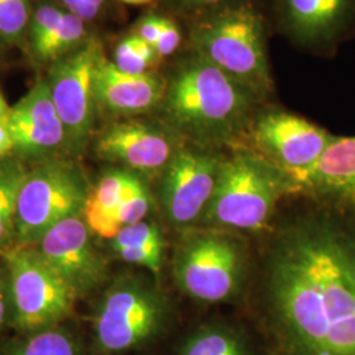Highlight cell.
<instances>
[{"mask_svg": "<svg viewBox=\"0 0 355 355\" xmlns=\"http://www.w3.org/2000/svg\"><path fill=\"white\" fill-rule=\"evenodd\" d=\"M267 312L288 355H355V232L304 217L275 237Z\"/></svg>", "mask_w": 355, "mask_h": 355, "instance_id": "1", "label": "cell"}, {"mask_svg": "<svg viewBox=\"0 0 355 355\" xmlns=\"http://www.w3.org/2000/svg\"><path fill=\"white\" fill-rule=\"evenodd\" d=\"M164 123L190 144L209 149L241 145L262 101L202 55L187 53L165 76Z\"/></svg>", "mask_w": 355, "mask_h": 355, "instance_id": "2", "label": "cell"}, {"mask_svg": "<svg viewBox=\"0 0 355 355\" xmlns=\"http://www.w3.org/2000/svg\"><path fill=\"white\" fill-rule=\"evenodd\" d=\"M189 20V51L266 101L274 89L267 28L254 0H228Z\"/></svg>", "mask_w": 355, "mask_h": 355, "instance_id": "3", "label": "cell"}, {"mask_svg": "<svg viewBox=\"0 0 355 355\" xmlns=\"http://www.w3.org/2000/svg\"><path fill=\"white\" fill-rule=\"evenodd\" d=\"M296 191L291 178L246 148L224 158L202 227L261 230L270 223L280 199Z\"/></svg>", "mask_w": 355, "mask_h": 355, "instance_id": "4", "label": "cell"}, {"mask_svg": "<svg viewBox=\"0 0 355 355\" xmlns=\"http://www.w3.org/2000/svg\"><path fill=\"white\" fill-rule=\"evenodd\" d=\"M170 303L164 291L142 274H123L103 292L92 316L96 349L124 354L149 343L165 328Z\"/></svg>", "mask_w": 355, "mask_h": 355, "instance_id": "5", "label": "cell"}, {"mask_svg": "<svg viewBox=\"0 0 355 355\" xmlns=\"http://www.w3.org/2000/svg\"><path fill=\"white\" fill-rule=\"evenodd\" d=\"M248 253L232 230L189 229L178 242L173 259L177 287L202 303L237 297L248 275Z\"/></svg>", "mask_w": 355, "mask_h": 355, "instance_id": "6", "label": "cell"}, {"mask_svg": "<svg viewBox=\"0 0 355 355\" xmlns=\"http://www.w3.org/2000/svg\"><path fill=\"white\" fill-rule=\"evenodd\" d=\"M1 254L15 328L29 334L60 325L78 299L69 284L35 245L13 243Z\"/></svg>", "mask_w": 355, "mask_h": 355, "instance_id": "7", "label": "cell"}, {"mask_svg": "<svg viewBox=\"0 0 355 355\" xmlns=\"http://www.w3.org/2000/svg\"><path fill=\"white\" fill-rule=\"evenodd\" d=\"M89 190L74 162L64 158L38 162L26 171L20 189L15 243L35 245L54 225L82 215Z\"/></svg>", "mask_w": 355, "mask_h": 355, "instance_id": "8", "label": "cell"}, {"mask_svg": "<svg viewBox=\"0 0 355 355\" xmlns=\"http://www.w3.org/2000/svg\"><path fill=\"white\" fill-rule=\"evenodd\" d=\"M104 55L101 40L89 36L71 53L51 62L45 76L66 132L64 152L71 157L80 155L94 139L99 111L95 76Z\"/></svg>", "mask_w": 355, "mask_h": 355, "instance_id": "9", "label": "cell"}, {"mask_svg": "<svg viewBox=\"0 0 355 355\" xmlns=\"http://www.w3.org/2000/svg\"><path fill=\"white\" fill-rule=\"evenodd\" d=\"M225 155L184 142L159 177L158 196L167 223L180 232L202 223Z\"/></svg>", "mask_w": 355, "mask_h": 355, "instance_id": "10", "label": "cell"}, {"mask_svg": "<svg viewBox=\"0 0 355 355\" xmlns=\"http://www.w3.org/2000/svg\"><path fill=\"white\" fill-rule=\"evenodd\" d=\"M334 137L299 114L258 110L243 137L248 146L240 148L257 153L293 179L318 162Z\"/></svg>", "mask_w": 355, "mask_h": 355, "instance_id": "11", "label": "cell"}, {"mask_svg": "<svg viewBox=\"0 0 355 355\" xmlns=\"http://www.w3.org/2000/svg\"><path fill=\"white\" fill-rule=\"evenodd\" d=\"M186 141L165 123L116 119L94 139L95 154L114 167L149 179L159 178Z\"/></svg>", "mask_w": 355, "mask_h": 355, "instance_id": "12", "label": "cell"}, {"mask_svg": "<svg viewBox=\"0 0 355 355\" xmlns=\"http://www.w3.org/2000/svg\"><path fill=\"white\" fill-rule=\"evenodd\" d=\"M35 246L76 297L95 291L107 280V261L94 245L92 233L82 215L69 217L54 225Z\"/></svg>", "mask_w": 355, "mask_h": 355, "instance_id": "13", "label": "cell"}, {"mask_svg": "<svg viewBox=\"0 0 355 355\" xmlns=\"http://www.w3.org/2000/svg\"><path fill=\"white\" fill-rule=\"evenodd\" d=\"M6 121L20 157L42 162L64 152L66 132L45 76L10 108Z\"/></svg>", "mask_w": 355, "mask_h": 355, "instance_id": "14", "label": "cell"}, {"mask_svg": "<svg viewBox=\"0 0 355 355\" xmlns=\"http://www.w3.org/2000/svg\"><path fill=\"white\" fill-rule=\"evenodd\" d=\"M282 31L306 49L337 42L354 20L355 0H274Z\"/></svg>", "mask_w": 355, "mask_h": 355, "instance_id": "15", "label": "cell"}, {"mask_svg": "<svg viewBox=\"0 0 355 355\" xmlns=\"http://www.w3.org/2000/svg\"><path fill=\"white\" fill-rule=\"evenodd\" d=\"M165 89V76L155 71L146 74L125 73L105 55L95 76L98 110L116 119L139 117L159 110Z\"/></svg>", "mask_w": 355, "mask_h": 355, "instance_id": "16", "label": "cell"}, {"mask_svg": "<svg viewBox=\"0 0 355 355\" xmlns=\"http://www.w3.org/2000/svg\"><path fill=\"white\" fill-rule=\"evenodd\" d=\"M292 182L296 190L313 191L355 209V137H334L318 162Z\"/></svg>", "mask_w": 355, "mask_h": 355, "instance_id": "17", "label": "cell"}, {"mask_svg": "<svg viewBox=\"0 0 355 355\" xmlns=\"http://www.w3.org/2000/svg\"><path fill=\"white\" fill-rule=\"evenodd\" d=\"M135 173L120 167L107 170L89 190L82 217L92 234L112 240L121 229L117 211L127 196Z\"/></svg>", "mask_w": 355, "mask_h": 355, "instance_id": "18", "label": "cell"}, {"mask_svg": "<svg viewBox=\"0 0 355 355\" xmlns=\"http://www.w3.org/2000/svg\"><path fill=\"white\" fill-rule=\"evenodd\" d=\"M112 253L129 265L144 267L153 277H158L164 267L165 241L159 227L144 220L127 225L110 241Z\"/></svg>", "mask_w": 355, "mask_h": 355, "instance_id": "19", "label": "cell"}, {"mask_svg": "<svg viewBox=\"0 0 355 355\" xmlns=\"http://www.w3.org/2000/svg\"><path fill=\"white\" fill-rule=\"evenodd\" d=\"M26 171L20 161L8 158L0 168V253L16 241L17 200Z\"/></svg>", "mask_w": 355, "mask_h": 355, "instance_id": "20", "label": "cell"}, {"mask_svg": "<svg viewBox=\"0 0 355 355\" xmlns=\"http://www.w3.org/2000/svg\"><path fill=\"white\" fill-rule=\"evenodd\" d=\"M180 355H250V350L236 330L209 324L189 336Z\"/></svg>", "mask_w": 355, "mask_h": 355, "instance_id": "21", "label": "cell"}, {"mask_svg": "<svg viewBox=\"0 0 355 355\" xmlns=\"http://www.w3.org/2000/svg\"><path fill=\"white\" fill-rule=\"evenodd\" d=\"M89 37L86 21L66 11L60 26L31 53L40 64H51L80 46Z\"/></svg>", "mask_w": 355, "mask_h": 355, "instance_id": "22", "label": "cell"}, {"mask_svg": "<svg viewBox=\"0 0 355 355\" xmlns=\"http://www.w3.org/2000/svg\"><path fill=\"white\" fill-rule=\"evenodd\" d=\"M6 355H79L73 334L60 325L29 333L26 340L11 345Z\"/></svg>", "mask_w": 355, "mask_h": 355, "instance_id": "23", "label": "cell"}, {"mask_svg": "<svg viewBox=\"0 0 355 355\" xmlns=\"http://www.w3.org/2000/svg\"><path fill=\"white\" fill-rule=\"evenodd\" d=\"M116 67L130 74L152 73L153 67L161 61L155 48L136 35H129L119 41L114 51Z\"/></svg>", "mask_w": 355, "mask_h": 355, "instance_id": "24", "label": "cell"}, {"mask_svg": "<svg viewBox=\"0 0 355 355\" xmlns=\"http://www.w3.org/2000/svg\"><path fill=\"white\" fill-rule=\"evenodd\" d=\"M32 0H0V44L12 45L28 35Z\"/></svg>", "mask_w": 355, "mask_h": 355, "instance_id": "25", "label": "cell"}, {"mask_svg": "<svg viewBox=\"0 0 355 355\" xmlns=\"http://www.w3.org/2000/svg\"><path fill=\"white\" fill-rule=\"evenodd\" d=\"M153 208V196L144 178L135 174L125 199L117 211L120 227H127L148 220Z\"/></svg>", "mask_w": 355, "mask_h": 355, "instance_id": "26", "label": "cell"}, {"mask_svg": "<svg viewBox=\"0 0 355 355\" xmlns=\"http://www.w3.org/2000/svg\"><path fill=\"white\" fill-rule=\"evenodd\" d=\"M66 11L57 3H41L33 10L26 38L29 49L33 51L41 42L51 36L54 29L60 26Z\"/></svg>", "mask_w": 355, "mask_h": 355, "instance_id": "27", "label": "cell"}, {"mask_svg": "<svg viewBox=\"0 0 355 355\" xmlns=\"http://www.w3.org/2000/svg\"><path fill=\"white\" fill-rule=\"evenodd\" d=\"M182 40L183 37H182L180 28L178 26L177 23L173 19L165 16L161 36L154 46L158 57L161 60H164V58L173 55L182 45Z\"/></svg>", "mask_w": 355, "mask_h": 355, "instance_id": "28", "label": "cell"}, {"mask_svg": "<svg viewBox=\"0 0 355 355\" xmlns=\"http://www.w3.org/2000/svg\"><path fill=\"white\" fill-rule=\"evenodd\" d=\"M228 0H161L168 12L190 19L198 13L203 12Z\"/></svg>", "mask_w": 355, "mask_h": 355, "instance_id": "29", "label": "cell"}, {"mask_svg": "<svg viewBox=\"0 0 355 355\" xmlns=\"http://www.w3.org/2000/svg\"><path fill=\"white\" fill-rule=\"evenodd\" d=\"M164 20H165V16H162V15H155V13L145 15L137 21L133 35L139 36L141 40L155 46L158 38L161 36V32H162Z\"/></svg>", "mask_w": 355, "mask_h": 355, "instance_id": "30", "label": "cell"}, {"mask_svg": "<svg viewBox=\"0 0 355 355\" xmlns=\"http://www.w3.org/2000/svg\"><path fill=\"white\" fill-rule=\"evenodd\" d=\"M105 0H82L80 8L78 11V17L85 20L86 23L96 19L99 13L102 12L103 6Z\"/></svg>", "mask_w": 355, "mask_h": 355, "instance_id": "31", "label": "cell"}, {"mask_svg": "<svg viewBox=\"0 0 355 355\" xmlns=\"http://www.w3.org/2000/svg\"><path fill=\"white\" fill-rule=\"evenodd\" d=\"M15 150L12 135L6 120H0V159L7 158Z\"/></svg>", "mask_w": 355, "mask_h": 355, "instance_id": "32", "label": "cell"}, {"mask_svg": "<svg viewBox=\"0 0 355 355\" xmlns=\"http://www.w3.org/2000/svg\"><path fill=\"white\" fill-rule=\"evenodd\" d=\"M10 312V293L7 278H0V327L6 321Z\"/></svg>", "mask_w": 355, "mask_h": 355, "instance_id": "33", "label": "cell"}, {"mask_svg": "<svg viewBox=\"0 0 355 355\" xmlns=\"http://www.w3.org/2000/svg\"><path fill=\"white\" fill-rule=\"evenodd\" d=\"M55 1L58 6H61L64 8V11L73 13L76 16L78 15L80 3H82V0H55Z\"/></svg>", "mask_w": 355, "mask_h": 355, "instance_id": "34", "label": "cell"}, {"mask_svg": "<svg viewBox=\"0 0 355 355\" xmlns=\"http://www.w3.org/2000/svg\"><path fill=\"white\" fill-rule=\"evenodd\" d=\"M10 108L11 107H8V104L4 101L3 95L0 94V120H6L7 119L8 112H10Z\"/></svg>", "mask_w": 355, "mask_h": 355, "instance_id": "35", "label": "cell"}, {"mask_svg": "<svg viewBox=\"0 0 355 355\" xmlns=\"http://www.w3.org/2000/svg\"><path fill=\"white\" fill-rule=\"evenodd\" d=\"M121 3H125V4H130V6H146L149 3H152L154 0H119Z\"/></svg>", "mask_w": 355, "mask_h": 355, "instance_id": "36", "label": "cell"}, {"mask_svg": "<svg viewBox=\"0 0 355 355\" xmlns=\"http://www.w3.org/2000/svg\"><path fill=\"white\" fill-rule=\"evenodd\" d=\"M6 159H7V158H3V159H0V168H1V167H3V165H4V162H6Z\"/></svg>", "mask_w": 355, "mask_h": 355, "instance_id": "37", "label": "cell"}]
</instances>
